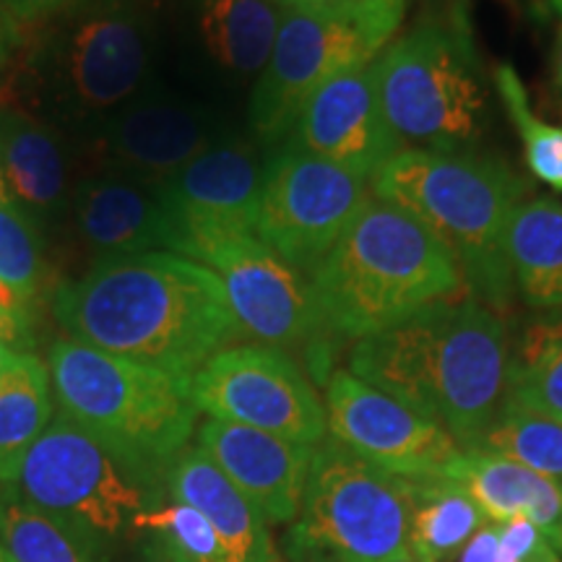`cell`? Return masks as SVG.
Here are the masks:
<instances>
[{
    "mask_svg": "<svg viewBox=\"0 0 562 562\" xmlns=\"http://www.w3.org/2000/svg\"><path fill=\"white\" fill-rule=\"evenodd\" d=\"M505 398L562 422V307L533 318L508 349Z\"/></svg>",
    "mask_w": 562,
    "mask_h": 562,
    "instance_id": "4316f807",
    "label": "cell"
},
{
    "mask_svg": "<svg viewBox=\"0 0 562 562\" xmlns=\"http://www.w3.org/2000/svg\"><path fill=\"white\" fill-rule=\"evenodd\" d=\"M74 3H79V0H0L3 11L19 21H37L53 16V13L68 9Z\"/></svg>",
    "mask_w": 562,
    "mask_h": 562,
    "instance_id": "d590c367",
    "label": "cell"
},
{
    "mask_svg": "<svg viewBox=\"0 0 562 562\" xmlns=\"http://www.w3.org/2000/svg\"><path fill=\"white\" fill-rule=\"evenodd\" d=\"M391 562H414L412 558H396V560H391Z\"/></svg>",
    "mask_w": 562,
    "mask_h": 562,
    "instance_id": "b9f144b4",
    "label": "cell"
},
{
    "mask_svg": "<svg viewBox=\"0 0 562 562\" xmlns=\"http://www.w3.org/2000/svg\"><path fill=\"white\" fill-rule=\"evenodd\" d=\"M55 414L50 370L34 351L21 355L0 378V484L11 482L21 459Z\"/></svg>",
    "mask_w": 562,
    "mask_h": 562,
    "instance_id": "484cf974",
    "label": "cell"
},
{
    "mask_svg": "<svg viewBox=\"0 0 562 562\" xmlns=\"http://www.w3.org/2000/svg\"><path fill=\"white\" fill-rule=\"evenodd\" d=\"M146 537L165 562H229L214 526L191 505L165 503L146 521Z\"/></svg>",
    "mask_w": 562,
    "mask_h": 562,
    "instance_id": "4dcf8cb0",
    "label": "cell"
},
{
    "mask_svg": "<svg viewBox=\"0 0 562 562\" xmlns=\"http://www.w3.org/2000/svg\"><path fill=\"white\" fill-rule=\"evenodd\" d=\"M191 396L211 419L256 427L311 448L328 438L326 406L284 349L245 344L216 351L191 378Z\"/></svg>",
    "mask_w": 562,
    "mask_h": 562,
    "instance_id": "7c38bea8",
    "label": "cell"
},
{
    "mask_svg": "<svg viewBox=\"0 0 562 562\" xmlns=\"http://www.w3.org/2000/svg\"><path fill=\"white\" fill-rule=\"evenodd\" d=\"M552 81L558 89V97L562 102V19L558 26V40H554V55H552Z\"/></svg>",
    "mask_w": 562,
    "mask_h": 562,
    "instance_id": "74e56055",
    "label": "cell"
},
{
    "mask_svg": "<svg viewBox=\"0 0 562 562\" xmlns=\"http://www.w3.org/2000/svg\"><path fill=\"white\" fill-rule=\"evenodd\" d=\"M277 0H201L199 32L211 58L232 74H263L281 24Z\"/></svg>",
    "mask_w": 562,
    "mask_h": 562,
    "instance_id": "d4e9b609",
    "label": "cell"
},
{
    "mask_svg": "<svg viewBox=\"0 0 562 562\" xmlns=\"http://www.w3.org/2000/svg\"><path fill=\"white\" fill-rule=\"evenodd\" d=\"M497 544H501V526L492 521L484 524L461 550L459 562H501Z\"/></svg>",
    "mask_w": 562,
    "mask_h": 562,
    "instance_id": "e575fe53",
    "label": "cell"
},
{
    "mask_svg": "<svg viewBox=\"0 0 562 562\" xmlns=\"http://www.w3.org/2000/svg\"><path fill=\"white\" fill-rule=\"evenodd\" d=\"M544 3L550 5V9H552L554 13H558V16L562 19V0H544Z\"/></svg>",
    "mask_w": 562,
    "mask_h": 562,
    "instance_id": "ab89813d",
    "label": "cell"
},
{
    "mask_svg": "<svg viewBox=\"0 0 562 562\" xmlns=\"http://www.w3.org/2000/svg\"><path fill=\"white\" fill-rule=\"evenodd\" d=\"M53 307L68 339L182 378L240 339L222 279L180 252L102 258Z\"/></svg>",
    "mask_w": 562,
    "mask_h": 562,
    "instance_id": "6da1fadb",
    "label": "cell"
},
{
    "mask_svg": "<svg viewBox=\"0 0 562 562\" xmlns=\"http://www.w3.org/2000/svg\"><path fill=\"white\" fill-rule=\"evenodd\" d=\"M372 188L432 232L472 297L492 311L510 305L505 237L510 214L529 191L521 175L474 151L404 149L375 175Z\"/></svg>",
    "mask_w": 562,
    "mask_h": 562,
    "instance_id": "277c9868",
    "label": "cell"
},
{
    "mask_svg": "<svg viewBox=\"0 0 562 562\" xmlns=\"http://www.w3.org/2000/svg\"><path fill=\"white\" fill-rule=\"evenodd\" d=\"M497 526H501V544H497L501 562H558V550L529 518H510Z\"/></svg>",
    "mask_w": 562,
    "mask_h": 562,
    "instance_id": "d6a6232c",
    "label": "cell"
},
{
    "mask_svg": "<svg viewBox=\"0 0 562 562\" xmlns=\"http://www.w3.org/2000/svg\"><path fill=\"white\" fill-rule=\"evenodd\" d=\"M404 11V0L284 5L277 45L250 102L258 138L271 146L284 144L302 104L328 81L368 68L396 37Z\"/></svg>",
    "mask_w": 562,
    "mask_h": 562,
    "instance_id": "ba28073f",
    "label": "cell"
},
{
    "mask_svg": "<svg viewBox=\"0 0 562 562\" xmlns=\"http://www.w3.org/2000/svg\"><path fill=\"white\" fill-rule=\"evenodd\" d=\"M490 524L467 487L448 476L409 480L406 550L414 562H451Z\"/></svg>",
    "mask_w": 562,
    "mask_h": 562,
    "instance_id": "cb8c5ba5",
    "label": "cell"
},
{
    "mask_svg": "<svg viewBox=\"0 0 562 562\" xmlns=\"http://www.w3.org/2000/svg\"><path fill=\"white\" fill-rule=\"evenodd\" d=\"M492 81H495L505 112H508L518 136L524 140L526 167H529L533 178L542 180L552 191H562V128L542 123L533 115L521 76L508 63L495 68Z\"/></svg>",
    "mask_w": 562,
    "mask_h": 562,
    "instance_id": "f546056e",
    "label": "cell"
},
{
    "mask_svg": "<svg viewBox=\"0 0 562 562\" xmlns=\"http://www.w3.org/2000/svg\"><path fill=\"white\" fill-rule=\"evenodd\" d=\"M505 252L513 286L533 311L562 307V203L521 201L510 214Z\"/></svg>",
    "mask_w": 562,
    "mask_h": 562,
    "instance_id": "7402d4cb",
    "label": "cell"
},
{
    "mask_svg": "<svg viewBox=\"0 0 562 562\" xmlns=\"http://www.w3.org/2000/svg\"><path fill=\"white\" fill-rule=\"evenodd\" d=\"M508 339L492 307L448 297L398 326L364 336L349 351V372L446 427L469 451L505 402Z\"/></svg>",
    "mask_w": 562,
    "mask_h": 562,
    "instance_id": "7a4b0ae2",
    "label": "cell"
},
{
    "mask_svg": "<svg viewBox=\"0 0 562 562\" xmlns=\"http://www.w3.org/2000/svg\"><path fill=\"white\" fill-rule=\"evenodd\" d=\"M261 186L263 167L250 146L214 144L157 186V193L178 235L186 229L256 232Z\"/></svg>",
    "mask_w": 562,
    "mask_h": 562,
    "instance_id": "e0dca14e",
    "label": "cell"
},
{
    "mask_svg": "<svg viewBox=\"0 0 562 562\" xmlns=\"http://www.w3.org/2000/svg\"><path fill=\"white\" fill-rule=\"evenodd\" d=\"M372 63L315 91L302 104L290 136L300 149L370 182L406 149L383 115Z\"/></svg>",
    "mask_w": 562,
    "mask_h": 562,
    "instance_id": "9a60e30c",
    "label": "cell"
},
{
    "mask_svg": "<svg viewBox=\"0 0 562 562\" xmlns=\"http://www.w3.org/2000/svg\"><path fill=\"white\" fill-rule=\"evenodd\" d=\"M193 438L266 521L290 524L300 516L315 448L211 417L195 427Z\"/></svg>",
    "mask_w": 562,
    "mask_h": 562,
    "instance_id": "2e32d148",
    "label": "cell"
},
{
    "mask_svg": "<svg viewBox=\"0 0 562 562\" xmlns=\"http://www.w3.org/2000/svg\"><path fill=\"white\" fill-rule=\"evenodd\" d=\"M53 398L63 417L117 451L167 469L195 435L191 378L172 375L87 344L55 339L47 351Z\"/></svg>",
    "mask_w": 562,
    "mask_h": 562,
    "instance_id": "8992f818",
    "label": "cell"
},
{
    "mask_svg": "<svg viewBox=\"0 0 562 562\" xmlns=\"http://www.w3.org/2000/svg\"><path fill=\"white\" fill-rule=\"evenodd\" d=\"M406 526L409 480L328 435L313 451L286 550L294 562H391L409 558Z\"/></svg>",
    "mask_w": 562,
    "mask_h": 562,
    "instance_id": "9c48e42d",
    "label": "cell"
},
{
    "mask_svg": "<svg viewBox=\"0 0 562 562\" xmlns=\"http://www.w3.org/2000/svg\"><path fill=\"white\" fill-rule=\"evenodd\" d=\"M32 351L26 315H0V378L9 372L21 355Z\"/></svg>",
    "mask_w": 562,
    "mask_h": 562,
    "instance_id": "836d02e7",
    "label": "cell"
},
{
    "mask_svg": "<svg viewBox=\"0 0 562 562\" xmlns=\"http://www.w3.org/2000/svg\"><path fill=\"white\" fill-rule=\"evenodd\" d=\"M331 339L360 341L467 290L459 266L409 211L368 199L311 273Z\"/></svg>",
    "mask_w": 562,
    "mask_h": 562,
    "instance_id": "3957f363",
    "label": "cell"
},
{
    "mask_svg": "<svg viewBox=\"0 0 562 562\" xmlns=\"http://www.w3.org/2000/svg\"><path fill=\"white\" fill-rule=\"evenodd\" d=\"M0 159L16 206L30 216L58 211L66 195L68 165L47 125L0 110Z\"/></svg>",
    "mask_w": 562,
    "mask_h": 562,
    "instance_id": "603a6c76",
    "label": "cell"
},
{
    "mask_svg": "<svg viewBox=\"0 0 562 562\" xmlns=\"http://www.w3.org/2000/svg\"><path fill=\"white\" fill-rule=\"evenodd\" d=\"M216 144L211 121L191 104L138 100L104 131V149L138 182L157 188Z\"/></svg>",
    "mask_w": 562,
    "mask_h": 562,
    "instance_id": "ac0fdd59",
    "label": "cell"
},
{
    "mask_svg": "<svg viewBox=\"0 0 562 562\" xmlns=\"http://www.w3.org/2000/svg\"><path fill=\"white\" fill-rule=\"evenodd\" d=\"M0 203H13L11 188H9V182H5V172H3V159H0Z\"/></svg>",
    "mask_w": 562,
    "mask_h": 562,
    "instance_id": "f35d334b",
    "label": "cell"
},
{
    "mask_svg": "<svg viewBox=\"0 0 562 562\" xmlns=\"http://www.w3.org/2000/svg\"><path fill=\"white\" fill-rule=\"evenodd\" d=\"M76 227L89 248L104 258L138 252H178V224L146 182L104 175L76 193Z\"/></svg>",
    "mask_w": 562,
    "mask_h": 562,
    "instance_id": "d6986e66",
    "label": "cell"
},
{
    "mask_svg": "<svg viewBox=\"0 0 562 562\" xmlns=\"http://www.w3.org/2000/svg\"><path fill=\"white\" fill-rule=\"evenodd\" d=\"M385 121L409 149L469 151L487 123V83L467 16L427 19L375 63Z\"/></svg>",
    "mask_w": 562,
    "mask_h": 562,
    "instance_id": "52a82bcc",
    "label": "cell"
},
{
    "mask_svg": "<svg viewBox=\"0 0 562 562\" xmlns=\"http://www.w3.org/2000/svg\"><path fill=\"white\" fill-rule=\"evenodd\" d=\"M178 252L222 279L240 336L263 347H307L315 368L331 339L321 318L311 279L279 258L256 232L186 229Z\"/></svg>",
    "mask_w": 562,
    "mask_h": 562,
    "instance_id": "30bf717a",
    "label": "cell"
},
{
    "mask_svg": "<svg viewBox=\"0 0 562 562\" xmlns=\"http://www.w3.org/2000/svg\"><path fill=\"white\" fill-rule=\"evenodd\" d=\"M165 472L58 414L5 484L108 562L146 537L149 516L167 503Z\"/></svg>",
    "mask_w": 562,
    "mask_h": 562,
    "instance_id": "5b68a950",
    "label": "cell"
},
{
    "mask_svg": "<svg viewBox=\"0 0 562 562\" xmlns=\"http://www.w3.org/2000/svg\"><path fill=\"white\" fill-rule=\"evenodd\" d=\"M149 34L144 16L125 0H102L63 32L60 83L76 108L115 110L131 102L149 70Z\"/></svg>",
    "mask_w": 562,
    "mask_h": 562,
    "instance_id": "5bb4252c",
    "label": "cell"
},
{
    "mask_svg": "<svg viewBox=\"0 0 562 562\" xmlns=\"http://www.w3.org/2000/svg\"><path fill=\"white\" fill-rule=\"evenodd\" d=\"M469 451L503 456L562 487V422L510 398H505L495 422Z\"/></svg>",
    "mask_w": 562,
    "mask_h": 562,
    "instance_id": "f1b7e54d",
    "label": "cell"
},
{
    "mask_svg": "<svg viewBox=\"0 0 562 562\" xmlns=\"http://www.w3.org/2000/svg\"><path fill=\"white\" fill-rule=\"evenodd\" d=\"M167 497L191 505L214 526L229 562H279L263 513L201 451L188 446L165 472Z\"/></svg>",
    "mask_w": 562,
    "mask_h": 562,
    "instance_id": "ffe728a7",
    "label": "cell"
},
{
    "mask_svg": "<svg viewBox=\"0 0 562 562\" xmlns=\"http://www.w3.org/2000/svg\"><path fill=\"white\" fill-rule=\"evenodd\" d=\"M42 277L45 261L32 216L16 203H0V279L32 305Z\"/></svg>",
    "mask_w": 562,
    "mask_h": 562,
    "instance_id": "1f68e13d",
    "label": "cell"
},
{
    "mask_svg": "<svg viewBox=\"0 0 562 562\" xmlns=\"http://www.w3.org/2000/svg\"><path fill=\"white\" fill-rule=\"evenodd\" d=\"M26 311H30V302L0 279V315H26Z\"/></svg>",
    "mask_w": 562,
    "mask_h": 562,
    "instance_id": "8d00e7d4",
    "label": "cell"
},
{
    "mask_svg": "<svg viewBox=\"0 0 562 562\" xmlns=\"http://www.w3.org/2000/svg\"><path fill=\"white\" fill-rule=\"evenodd\" d=\"M482 505L492 524L529 518L562 552V487L521 463L482 451H461L448 472Z\"/></svg>",
    "mask_w": 562,
    "mask_h": 562,
    "instance_id": "44dd1931",
    "label": "cell"
},
{
    "mask_svg": "<svg viewBox=\"0 0 562 562\" xmlns=\"http://www.w3.org/2000/svg\"><path fill=\"white\" fill-rule=\"evenodd\" d=\"M368 199V180L286 138L263 165L256 235L311 279Z\"/></svg>",
    "mask_w": 562,
    "mask_h": 562,
    "instance_id": "8fae6325",
    "label": "cell"
},
{
    "mask_svg": "<svg viewBox=\"0 0 562 562\" xmlns=\"http://www.w3.org/2000/svg\"><path fill=\"white\" fill-rule=\"evenodd\" d=\"M323 406L334 440L404 480L442 476L461 456V446L446 427L349 370L331 372Z\"/></svg>",
    "mask_w": 562,
    "mask_h": 562,
    "instance_id": "4fadbf2b",
    "label": "cell"
},
{
    "mask_svg": "<svg viewBox=\"0 0 562 562\" xmlns=\"http://www.w3.org/2000/svg\"><path fill=\"white\" fill-rule=\"evenodd\" d=\"M0 562H13V560L9 558V554H5V550H3V547H0Z\"/></svg>",
    "mask_w": 562,
    "mask_h": 562,
    "instance_id": "60d3db41",
    "label": "cell"
},
{
    "mask_svg": "<svg viewBox=\"0 0 562 562\" xmlns=\"http://www.w3.org/2000/svg\"><path fill=\"white\" fill-rule=\"evenodd\" d=\"M0 547L13 562H102L81 537L11 484H0Z\"/></svg>",
    "mask_w": 562,
    "mask_h": 562,
    "instance_id": "83f0119b",
    "label": "cell"
}]
</instances>
